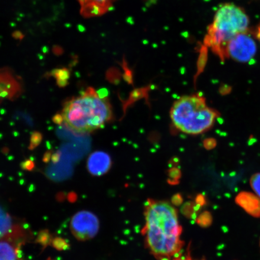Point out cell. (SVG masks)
Masks as SVG:
<instances>
[{
	"mask_svg": "<svg viewBox=\"0 0 260 260\" xmlns=\"http://www.w3.org/2000/svg\"><path fill=\"white\" fill-rule=\"evenodd\" d=\"M170 116L174 126L180 131L198 135L212 127L218 114L207 106L203 96L196 94L176 101L172 107Z\"/></svg>",
	"mask_w": 260,
	"mask_h": 260,
	"instance_id": "obj_4",
	"label": "cell"
},
{
	"mask_svg": "<svg viewBox=\"0 0 260 260\" xmlns=\"http://www.w3.org/2000/svg\"><path fill=\"white\" fill-rule=\"evenodd\" d=\"M111 160L108 154L104 152L97 151L90 155L87 161V169L91 174L100 176L109 171Z\"/></svg>",
	"mask_w": 260,
	"mask_h": 260,
	"instance_id": "obj_9",
	"label": "cell"
},
{
	"mask_svg": "<svg viewBox=\"0 0 260 260\" xmlns=\"http://www.w3.org/2000/svg\"><path fill=\"white\" fill-rule=\"evenodd\" d=\"M251 186L256 195L260 198V173L253 175L250 181Z\"/></svg>",
	"mask_w": 260,
	"mask_h": 260,
	"instance_id": "obj_14",
	"label": "cell"
},
{
	"mask_svg": "<svg viewBox=\"0 0 260 260\" xmlns=\"http://www.w3.org/2000/svg\"><path fill=\"white\" fill-rule=\"evenodd\" d=\"M26 243L22 240L6 237L0 239V260H25L21 248Z\"/></svg>",
	"mask_w": 260,
	"mask_h": 260,
	"instance_id": "obj_8",
	"label": "cell"
},
{
	"mask_svg": "<svg viewBox=\"0 0 260 260\" xmlns=\"http://www.w3.org/2000/svg\"><path fill=\"white\" fill-rule=\"evenodd\" d=\"M21 167L24 170L32 171L35 168V164L32 160H27L22 162Z\"/></svg>",
	"mask_w": 260,
	"mask_h": 260,
	"instance_id": "obj_17",
	"label": "cell"
},
{
	"mask_svg": "<svg viewBox=\"0 0 260 260\" xmlns=\"http://www.w3.org/2000/svg\"><path fill=\"white\" fill-rule=\"evenodd\" d=\"M61 115L65 125L80 134L102 128L113 116L108 99L100 96L91 87L82 95L67 102Z\"/></svg>",
	"mask_w": 260,
	"mask_h": 260,
	"instance_id": "obj_2",
	"label": "cell"
},
{
	"mask_svg": "<svg viewBox=\"0 0 260 260\" xmlns=\"http://www.w3.org/2000/svg\"><path fill=\"white\" fill-rule=\"evenodd\" d=\"M80 13L84 18H93L106 14L116 0H77Z\"/></svg>",
	"mask_w": 260,
	"mask_h": 260,
	"instance_id": "obj_7",
	"label": "cell"
},
{
	"mask_svg": "<svg viewBox=\"0 0 260 260\" xmlns=\"http://www.w3.org/2000/svg\"><path fill=\"white\" fill-rule=\"evenodd\" d=\"M52 153L50 151H48L44 154L43 161L45 162H48L51 159Z\"/></svg>",
	"mask_w": 260,
	"mask_h": 260,
	"instance_id": "obj_20",
	"label": "cell"
},
{
	"mask_svg": "<svg viewBox=\"0 0 260 260\" xmlns=\"http://www.w3.org/2000/svg\"><path fill=\"white\" fill-rule=\"evenodd\" d=\"M237 205L252 217H260V198L252 193L243 191L236 198Z\"/></svg>",
	"mask_w": 260,
	"mask_h": 260,
	"instance_id": "obj_10",
	"label": "cell"
},
{
	"mask_svg": "<svg viewBox=\"0 0 260 260\" xmlns=\"http://www.w3.org/2000/svg\"><path fill=\"white\" fill-rule=\"evenodd\" d=\"M255 37L260 43V22L258 25L257 28H256V30L255 31Z\"/></svg>",
	"mask_w": 260,
	"mask_h": 260,
	"instance_id": "obj_21",
	"label": "cell"
},
{
	"mask_svg": "<svg viewBox=\"0 0 260 260\" xmlns=\"http://www.w3.org/2000/svg\"><path fill=\"white\" fill-rule=\"evenodd\" d=\"M256 51L255 41L247 31L236 36L229 42L226 49V57L246 63L255 56Z\"/></svg>",
	"mask_w": 260,
	"mask_h": 260,
	"instance_id": "obj_6",
	"label": "cell"
},
{
	"mask_svg": "<svg viewBox=\"0 0 260 260\" xmlns=\"http://www.w3.org/2000/svg\"><path fill=\"white\" fill-rule=\"evenodd\" d=\"M71 232L79 241H87L95 237L100 229V221L95 214L80 211L74 214L70 222Z\"/></svg>",
	"mask_w": 260,
	"mask_h": 260,
	"instance_id": "obj_5",
	"label": "cell"
},
{
	"mask_svg": "<svg viewBox=\"0 0 260 260\" xmlns=\"http://www.w3.org/2000/svg\"><path fill=\"white\" fill-rule=\"evenodd\" d=\"M53 120L54 123H57L58 125H61L63 122V116L62 115H60V114H57V115L53 117Z\"/></svg>",
	"mask_w": 260,
	"mask_h": 260,
	"instance_id": "obj_18",
	"label": "cell"
},
{
	"mask_svg": "<svg viewBox=\"0 0 260 260\" xmlns=\"http://www.w3.org/2000/svg\"><path fill=\"white\" fill-rule=\"evenodd\" d=\"M61 157V153L59 151H57L56 153H54L51 156V160L54 162V164H57L58 161H60Z\"/></svg>",
	"mask_w": 260,
	"mask_h": 260,
	"instance_id": "obj_19",
	"label": "cell"
},
{
	"mask_svg": "<svg viewBox=\"0 0 260 260\" xmlns=\"http://www.w3.org/2000/svg\"><path fill=\"white\" fill-rule=\"evenodd\" d=\"M55 248L57 249H64L67 248L68 244L66 242L64 241L63 239L61 238H55L53 239L51 242Z\"/></svg>",
	"mask_w": 260,
	"mask_h": 260,
	"instance_id": "obj_16",
	"label": "cell"
},
{
	"mask_svg": "<svg viewBox=\"0 0 260 260\" xmlns=\"http://www.w3.org/2000/svg\"><path fill=\"white\" fill-rule=\"evenodd\" d=\"M24 222V220L12 216L0 204V239L14 232Z\"/></svg>",
	"mask_w": 260,
	"mask_h": 260,
	"instance_id": "obj_11",
	"label": "cell"
},
{
	"mask_svg": "<svg viewBox=\"0 0 260 260\" xmlns=\"http://www.w3.org/2000/svg\"><path fill=\"white\" fill-rule=\"evenodd\" d=\"M144 213L145 224L142 234L149 252L158 259L177 255L183 242L176 209L166 201L149 199Z\"/></svg>",
	"mask_w": 260,
	"mask_h": 260,
	"instance_id": "obj_1",
	"label": "cell"
},
{
	"mask_svg": "<svg viewBox=\"0 0 260 260\" xmlns=\"http://www.w3.org/2000/svg\"><path fill=\"white\" fill-rule=\"evenodd\" d=\"M174 260H192V259H191V258L190 257L189 251H188V252H187V254L186 255V256H184V257L177 258L174 259Z\"/></svg>",
	"mask_w": 260,
	"mask_h": 260,
	"instance_id": "obj_22",
	"label": "cell"
},
{
	"mask_svg": "<svg viewBox=\"0 0 260 260\" xmlns=\"http://www.w3.org/2000/svg\"><path fill=\"white\" fill-rule=\"evenodd\" d=\"M42 135L39 132H35L32 133L31 135V140H30V145L29 149H34L37 147L42 142Z\"/></svg>",
	"mask_w": 260,
	"mask_h": 260,
	"instance_id": "obj_15",
	"label": "cell"
},
{
	"mask_svg": "<svg viewBox=\"0 0 260 260\" xmlns=\"http://www.w3.org/2000/svg\"><path fill=\"white\" fill-rule=\"evenodd\" d=\"M51 75L56 78L58 86L64 87L68 85L70 74L69 71L66 69V68L55 70L51 73Z\"/></svg>",
	"mask_w": 260,
	"mask_h": 260,
	"instance_id": "obj_12",
	"label": "cell"
},
{
	"mask_svg": "<svg viewBox=\"0 0 260 260\" xmlns=\"http://www.w3.org/2000/svg\"><path fill=\"white\" fill-rule=\"evenodd\" d=\"M53 239L50 233L47 231H43L39 235L37 241L42 246L46 247L53 241Z\"/></svg>",
	"mask_w": 260,
	"mask_h": 260,
	"instance_id": "obj_13",
	"label": "cell"
},
{
	"mask_svg": "<svg viewBox=\"0 0 260 260\" xmlns=\"http://www.w3.org/2000/svg\"><path fill=\"white\" fill-rule=\"evenodd\" d=\"M249 24L248 15L239 6L232 3L222 5L208 28L204 44L223 60L228 44L236 36L248 31Z\"/></svg>",
	"mask_w": 260,
	"mask_h": 260,
	"instance_id": "obj_3",
	"label": "cell"
}]
</instances>
